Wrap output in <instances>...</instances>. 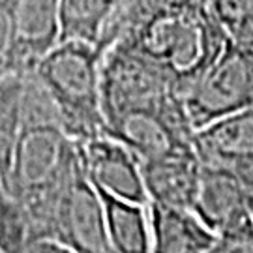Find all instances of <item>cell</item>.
Listing matches in <instances>:
<instances>
[{
    "label": "cell",
    "mask_w": 253,
    "mask_h": 253,
    "mask_svg": "<svg viewBox=\"0 0 253 253\" xmlns=\"http://www.w3.org/2000/svg\"><path fill=\"white\" fill-rule=\"evenodd\" d=\"M193 133L195 127L178 94L124 109L103 120V135L129 148L139 162L193 146Z\"/></svg>",
    "instance_id": "obj_4"
},
{
    "label": "cell",
    "mask_w": 253,
    "mask_h": 253,
    "mask_svg": "<svg viewBox=\"0 0 253 253\" xmlns=\"http://www.w3.org/2000/svg\"><path fill=\"white\" fill-rule=\"evenodd\" d=\"M152 253H205L214 233L188 208L148 203Z\"/></svg>",
    "instance_id": "obj_11"
},
{
    "label": "cell",
    "mask_w": 253,
    "mask_h": 253,
    "mask_svg": "<svg viewBox=\"0 0 253 253\" xmlns=\"http://www.w3.org/2000/svg\"><path fill=\"white\" fill-rule=\"evenodd\" d=\"M27 73L19 47L15 0H0V77Z\"/></svg>",
    "instance_id": "obj_18"
},
{
    "label": "cell",
    "mask_w": 253,
    "mask_h": 253,
    "mask_svg": "<svg viewBox=\"0 0 253 253\" xmlns=\"http://www.w3.org/2000/svg\"><path fill=\"white\" fill-rule=\"evenodd\" d=\"M47 238L75 253H115L109 242L101 197L83 167L64 190Z\"/></svg>",
    "instance_id": "obj_6"
},
{
    "label": "cell",
    "mask_w": 253,
    "mask_h": 253,
    "mask_svg": "<svg viewBox=\"0 0 253 253\" xmlns=\"http://www.w3.org/2000/svg\"><path fill=\"white\" fill-rule=\"evenodd\" d=\"M193 148L203 165L235 174L253 197V109L195 129Z\"/></svg>",
    "instance_id": "obj_7"
},
{
    "label": "cell",
    "mask_w": 253,
    "mask_h": 253,
    "mask_svg": "<svg viewBox=\"0 0 253 253\" xmlns=\"http://www.w3.org/2000/svg\"><path fill=\"white\" fill-rule=\"evenodd\" d=\"M27 253H75L64 244L56 242V240H49V238H38L28 242Z\"/></svg>",
    "instance_id": "obj_20"
},
{
    "label": "cell",
    "mask_w": 253,
    "mask_h": 253,
    "mask_svg": "<svg viewBox=\"0 0 253 253\" xmlns=\"http://www.w3.org/2000/svg\"><path fill=\"white\" fill-rule=\"evenodd\" d=\"M208 6L210 0H124L109 23L103 45L109 47L122 28L146 15H152L158 11H171V9H201Z\"/></svg>",
    "instance_id": "obj_15"
},
{
    "label": "cell",
    "mask_w": 253,
    "mask_h": 253,
    "mask_svg": "<svg viewBox=\"0 0 253 253\" xmlns=\"http://www.w3.org/2000/svg\"><path fill=\"white\" fill-rule=\"evenodd\" d=\"M77 145L83 169L96 190L117 199L148 205L141 162L129 148L109 135L92 137Z\"/></svg>",
    "instance_id": "obj_8"
},
{
    "label": "cell",
    "mask_w": 253,
    "mask_h": 253,
    "mask_svg": "<svg viewBox=\"0 0 253 253\" xmlns=\"http://www.w3.org/2000/svg\"><path fill=\"white\" fill-rule=\"evenodd\" d=\"M0 253H6V252H4V250H2V248H0Z\"/></svg>",
    "instance_id": "obj_21"
},
{
    "label": "cell",
    "mask_w": 253,
    "mask_h": 253,
    "mask_svg": "<svg viewBox=\"0 0 253 253\" xmlns=\"http://www.w3.org/2000/svg\"><path fill=\"white\" fill-rule=\"evenodd\" d=\"M184 105L195 129L253 109V47L227 40L216 60L184 94Z\"/></svg>",
    "instance_id": "obj_5"
},
{
    "label": "cell",
    "mask_w": 253,
    "mask_h": 253,
    "mask_svg": "<svg viewBox=\"0 0 253 253\" xmlns=\"http://www.w3.org/2000/svg\"><path fill=\"white\" fill-rule=\"evenodd\" d=\"M98 191V190H96ZM103 203L109 242L115 253H152L148 207L98 191Z\"/></svg>",
    "instance_id": "obj_13"
},
{
    "label": "cell",
    "mask_w": 253,
    "mask_h": 253,
    "mask_svg": "<svg viewBox=\"0 0 253 253\" xmlns=\"http://www.w3.org/2000/svg\"><path fill=\"white\" fill-rule=\"evenodd\" d=\"M203 165L195 148H176L141 162L148 203L193 210L201 186Z\"/></svg>",
    "instance_id": "obj_9"
},
{
    "label": "cell",
    "mask_w": 253,
    "mask_h": 253,
    "mask_svg": "<svg viewBox=\"0 0 253 253\" xmlns=\"http://www.w3.org/2000/svg\"><path fill=\"white\" fill-rule=\"evenodd\" d=\"M205 253H253V221L217 233Z\"/></svg>",
    "instance_id": "obj_19"
},
{
    "label": "cell",
    "mask_w": 253,
    "mask_h": 253,
    "mask_svg": "<svg viewBox=\"0 0 253 253\" xmlns=\"http://www.w3.org/2000/svg\"><path fill=\"white\" fill-rule=\"evenodd\" d=\"M27 246L28 231L23 212L0 172V248L6 253H27Z\"/></svg>",
    "instance_id": "obj_17"
},
{
    "label": "cell",
    "mask_w": 253,
    "mask_h": 253,
    "mask_svg": "<svg viewBox=\"0 0 253 253\" xmlns=\"http://www.w3.org/2000/svg\"><path fill=\"white\" fill-rule=\"evenodd\" d=\"M105 49L84 40H60L30 70L53 101L66 133L77 143L103 135L100 79Z\"/></svg>",
    "instance_id": "obj_3"
},
{
    "label": "cell",
    "mask_w": 253,
    "mask_h": 253,
    "mask_svg": "<svg viewBox=\"0 0 253 253\" xmlns=\"http://www.w3.org/2000/svg\"><path fill=\"white\" fill-rule=\"evenodd\" d=\"M25 73L0 77V172L4 174L23 126Z\"/></svg>",
    "instance_id": "obj_14"
},
{
    "label": "cell",
    "mask_w": 253,
    "mask_h": 253,
    "mask_svg": "<svg viewBox=\"0 0 253 253\" xmlns=\"http://www.w3.org/2000/svg\"><path fill=\"white\" fill-rule=\"evenodd\" d=\"M193 212L217 235L253 221V197L235 174L219 167L203 165Z\"/></svg>",
    "instance_id": "obj_10"
},
{
    "label": "cell",
    "mask_w": 253,
    "mask_h": 253,
    "mask_svg": "<svg viewBox=\"0 0 253 253\" xmlns=\"http://www.w3.org/2000/svg\"><path fill=\"white\" fill-rule=\"evenodd\" d=\"M21 56L27 72L60 38V0H15Z\"/></svg>",
    "instance_id": "obj_12"
},
{
    "label": "cell",
    "mask_w": 253,
    "mask_h": 253,
    "mask_svg": "<svg viewBox=\"0 0 253 253\" xmlns=\"http://www.w3.org/2000/svg\"><path fill=\"white\" fill-rule=\"evenodd\" d=\"M208 8L227 40L253 47V0H210Z\"/></svg>",
    "instance_id": "obj_16"
},
{
    "label": "cell",
    "mask_w": 253,
    "mask_h": 253,
    "mask_svg": "<svg viewBox=\"0 0 253 253\" xmlns=\"http://www.w3.org/2000/svg\"><path fill=\"white\" fill-rule=\"evenodd\" d=\"M225 42L210 8L158 11L127 25L113 40L158 68L182 98L216 60Z\"/></svg>",
    "instance_id": "obj_2"
},
{
    "label": "cell",
    "mask_w": 253,
    "mask_h": 253,
    "mask_svg": "<svg viewBox=\"0 0 253 253\" xmlns=\"http://www.w3.org/2000/svg\"><path fill=\"white\" fill-rule=\"evenodd\" d=\"M81 167L77 141L66 133L53 101L34 73L27 72L23 126L4 180L23 212L28 242L47 238L56 205Z\"/></svg>",
    "instance_id": "obj_1"
}]
</instances>
